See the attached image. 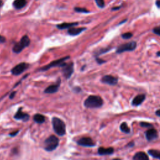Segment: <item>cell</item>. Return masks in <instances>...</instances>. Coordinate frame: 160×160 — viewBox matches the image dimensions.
<instances>
[{"label": "cell", "instance_id": "6da1fadb", "mask_svg": "<svg viewBox=\"0 0 160 160\" xmlns=\"http://www.w3.org/2000/svg\"><path fill=\"white\" fill-rule=\"evenodd\" d=\"M103 105V100L99 96L91 95L86 99L84 105L88 108H98Z\"/></svg>", "mask_w": 160, "mask_h": 160}, {"label": "cell", "instance_id": "7a4b0ae2", "mask_svg": "<svg viewBox=\"0 0 160 160\" xmlns=\"http://www.w3.org/2000/svg\"><path fill=\"white\" fill-rule=\"evenodd\" d=\"M53 127L55 133L59 136H63L66 133V126L63 121L58 118H53L52 119Z\"/></svg>", "mask_w": 160, "mask_h": 160}, {"label": "cell", "instance_id": "3957f363", "mask_svg": "<svg viewBox=\"0 0 160 160\" xmlns=\"http://www.w3.org/2000/svg\"><path fill=\"white\" fill-rule=\"evenodd\" d=\"M30 39L27 35L23 36L20 42L16 43L13 48V51L15 53H21L26 47H28L30 44Z\"/></svg>", "mask_w": 160, "mask_h": 160}, {"label": "cell", "instance_id": "277c9868", "mask_svg": "<svg viewBox=\"0 0 160 160\" xmlns=\"http://www.w3.org/2000/svg\"><path fill=\"white\" fill-rule=\"evenodd\" d=\"M59 145V140L56 136H50L44 141V149L48 151L55 150Z\"/></svg>", "mask_w": 160, "mask_h": 160}, {"label": "cell", "instance_id": "5b68a950", "mask_svg": "<svg viewBox=\"0 0 160 160\" xmlns=\"http://www.w3.org/2000/svg\"><path fill=\"white\" fill-rule=\"evenodd\" d=\"M69 58H70V56H66V57H64V58H60L59 60L53 61L52 62H51L50 63L48 64V65H46L43 67H41L39 69V71H47L53 67H57V66L62 67L63 66V65L65 63V61H66L68 59H69Z\"/></svg>", "mask_w": 160, "mask_h": 160}, {"label": "cell", "instance_id": "8992f818", "mask_svg": "<svg viewBox=\"0 0 160 160\" xmlns=\"http://www.w3.org/2000/svg\"><path fill=\"white\" fill-rule=\"evenodd\" d=\"M137 44L135 41H130L127 43H124L119 45L117 48L116 53L117 54H121L126 51H134L136 48Z\"/></svg>", "mask_w": 160, "mask_h": 160}, {"label": "cell", "instance_id": "52a82bcc", "mask_svg": "<svg viewBox=\"0 0 160 160\" xmlns=\"http://www.w3.org/2000/svg\"><path fill=\"white\" fill-rule=\"evenodd\" d=\"M28 68H29V65L26 63L22 62L13 68V69L11 70V73L13 75L18 76L28 69Z\"/></svg>", "mask_w": 160, "mask_h": 160}, {"label": "cell", "instance_id": "ba28073f", "mask_svg": "<svg viewBox=\"0 0 160 160\" xmlns=\"http://www.w3.org/2000/svg\"><path fill=\"white\" fill-rule=\"evenodd\" d=\"M62 72L66 79H70L74 72V63L73 62L65 63L62 67Z\"/></svg>", "mask_w": 160, "mask_h": 160}, {"label": "cell", "instance_id": "9c48e42d", "mask_svg": "<svg viewBox=\"0 0 160 160\" xmlns=\"http://www.w3.org/2000/svg\"><path fill=\"white\" fill-rule=\"evenodd\" d=\"M101 81L103 83L114 86L117 84L118 82V79L116 77L111 75H105L102 77Z\"/></svg>", "mask_w": 160, "mask_h": 160}, {"label": "cell", "instance_id": "30bf717a", "mask_svg": "<svg viewBox=\"0 0 160 160\" xmlns=\"http://www.w3.org/2000/svg\"><path fill=\"white\" fill-rule=\"evenodd\" d=\"M78 144L80 146L86 147H93L95 145L93 140L89 137H84L81 138L78 141Z\"/></svg>", "mask_w": 160, "mask_h": 160}, {"label": "cell", "instance_id": "8fae6325", "mask_svg": "<svg viewBox=\"0 0 160 160\" xmlns=\"http://www.w3.org/2000/svg\"><path fill=\"white\" fill-rule=\"evenodd\" d=\"M61 84V79H58V81L55 84L50 85L44 89V93L48 94H53L56 93L58 91Z\"/></svg>", "mask_w": 160, "mask_h": 160}, {"label": "cell", "instance_id": "7c38bea8", "mask_svg": "<svg viewBox=\"0 0 160 160\" xmlns=\"http://www.w3.org/2000/svg\"><path fill=\"white\" fill-rule=\"evenodd\" d=\"M14 118L16 119H18V120L21 119L24 121H27L30 119V115H28V114L23 112L21 110V108H20V109L18 110V111H17L16 113L15 114Z\"/></svg>", "mask_w": 160, "mask_h": 160}, {"label": "cell", "instance_id": "4fadbf2b", "mask_svg": "<svg viewBox=\"0 0 160 160\" xmlns=\"http://www.w3.org/2000/svg\"><path fill=\"white\" fill-rule=\"evenodd\" d=\"M87 30V28H75V27H72L70 29H68V34L71 36H77L79 34H81L83 31H85Z\"/></svg>", "mask_w": 160, "mask_h": 160}, {"label": "cell", "instance_id": "5bb4252c", "mask_svg": "<svg viewBox=\"0 0 160 160\" xmlns=\"http://www.w3.org/2000/svg\"><path fill=\"white\" fill-rule=\"evenodd\" d=\"M158 134L155 129H150L146 132V138L148 141H152L158 138Z\"/></svg>", "mask_w": 160, "mask_h": 160}, {"label": "cell", "instance_id": "9a60e30c", "mask_svg": "<svg viewBox=\"0 0 160 160\" xmlns=\"http://www.w3.org/2000/svg\"><path fill=\"white\" fill-rule=\"evenodd\" d=\"M146 98V96L144 94L141 95H137L136 97H135L134 99L132 101V105L133 106H139L142 104V103L145 101Z\"/></svg>", "mask_w": 160, "mask_h": 160}, {"label": "cell", "instance_id": "2e32d148", "mask_svg": "<svg viewBox=\"0 0 160 160\" xmlns=\"http://www.w3.org/2000/svg\"><path fill=\"white\" fill-rule=\"evenodd\" d=\"M78 25V23H64L60 25H56L57 28L59 30H65V29H70L72 27H75Z\"/></svg>", "mask_w": 160, "mask_h": 160}, {"label": "cell", "instance_id": "e0dca14e", "mask_svg": "<svg viewBox=\"0 0 160 160\" xmlns=\"http://www.w3.org/2000/svg\"><path fill=\"white\" fill-rule=\"evenodd\" d=\"M27 4L26 0H15L13 2V7L16 9H20L24 8Z\"/></svg>", "mask_w": 160, "mask_h": 160}, {"label": "cell", "instance_id": "ac0fdd59", "mask_svg": "<svg viewBox=\"0 0 160 160\" xmlns=\"http://www.w3.org/2000/svg\"><path fill=\"white\" fill-rule=\"evenodd\" d=\"M133 160H150L149 157L144 152L140 151L136 153L133 158Z\"/></svg>", "mask_w": 160, "mask_h": 160}, {"label": "cell", "instance_id": "d6986e66", "mask_svg": "<svg viewBox=\"0 0 160 160\" xmlns=\"http://www.w3.org/2000/svg\"><path fill=\"white\" fill-rule=\"evenodd\" d=\"M114 152V149L113 148H103L101 147L98 149V154L100 155H111Z\"/></svg>", "mask_w": 160, "mask_h": 160}, {"label": "cell", "instance_id": "ffe728a7", "mask_svg": "<svg viewBox=\"0 0 160 160\" xmlns=\"http://www.w3.org/2000/svg\"><path fill=\"white\" fill-rule=\"evenodd\" d=\"M34 121L39 124H42L45 121V117L44 115L41 114H36L33 117Z\"/></svg>", "mask_w": 160, "mask_h": 160}, {"label": "cell", "instance_id": "44dd1931", "mask_svg": "<svg viewBox=\"0 0 160 160\" xmlns=\"http://www.w3.org/2000/svg\"><path fill=\"white\" fill-rule=\"evenodd\" d=\"M148 153L153 158L160 159V151L156 150H150L148 151Z\"/></svg>", "mask_w": 160, "mask_h": 160}, {"label": "cell", "instance_id": "7402d4cb", "mask_svg": "<svg viewBox=\"0 0 160 160\" xmlns=\"http://www.w3.org/2000/svg\"><path fill=\"white\" fill-rule=\"evenodd\" d=\"M120 129H121V130L123 133H127V134L130 133V129L126 123H123L121 125H120Z\"/></svg>", "mask_w": 160, "mask_h": 160}, {"label": "cell", "instance_id": "603a6c76", "mask_svg": "<svg viewBox=\"0 0 160 160\" xmlns=\"http://www.w3.org/2000/svg\"><path fill=\"white\" fill-rule=\"evenodd\" d=\"M75 11L77 13H89V11L84 8H79V7H75Z\"/></svg>", "mask_w": 160, "mask_h": 160}, {"label": "cell", "instance_id": "cb8c5ba5", "mask_svg": "<svg viewBox=\"0 0 160 160\" xmlns=\"http://www.w3.org/2000/svg\"><path fill=\"white\" fill-rule=\"evenodd\" d=\"M97 6L100 8H103L105 6V0H95Z\"/></svg>", "mask_w": 160, "mask_h": 160}, {"label": "cell", "instance_id": "d4e9b609", "mask_svg": "<svg viewBox=\"0 0 160 160\" xmlns=\"http://www.w3.org/2000/svg\"><path fill=\"white\" fill-rule=\"evenodd\" d=\"M133 34L130 33V32H128V33H123V35H121V37L123 38V39H130L131 38H132L133 36Z\"/></svg>", "mask_w": 160, "mask_h": 160}, {"label": "cell", "instance_id": "484cf974", "mask_svg": "<svg viewBox=\"0 0 160 160\" xmlns=\"http://www.w3.org/2000/svg\"><path fill=\"white\" fill-rule=\"evenodd\" d=\"M153 32L155 34H156V35L160 36V27L154 28V29L153 30Z\"/></svg>", "mask_w": 160, "mask_h": 160}, {"label": "cell", "instance_id": "4316f807", "mask_svg": "<svg viewBox=\"0 0 160 160\" xmlns=\"http://www.w3.org/2000/svg\"><path fill=\"white\" fill-rule=\"evenodd\" d=\"M110 49V48H108V49H102L100 50V51H98V52L96 54H97V55L98 56V55H101V54H103V53H105L108 52V51H109Z\"/></svg>", "mask_w": 160, "mask_h": 160}, {"label": "cell", "instance_id": "83f0119b", "mask_svg": "<svg viewBox=\"0 0 160 160\" xmlns=\"http://www.w3.org/2000/svg\"><path fill=\"white\" fill-rule=\"evenodd\" d=\"M140 125L143 127H146V128H147V127H152V125L151 124L146 123V122H141L140 123Z\"/></svg>", "mask_w": 160, "mask_h": 160}, {"label": "cell", "instance_id": "f1b7e54d", "mask_svg": "<svg viewBox=\"0 0 160 160\" xmlns=\"http://www.w3.org/2000/svg\"><path fill=\"white\" fill-rule=\"evenodd\" d=\"M96 60L97 62H98V64H103V63H105V61L100 59L99 58H96Z\"/></svg>", "mask_w": 160, "mask_h": 160}, {"label": "cell", "instance_id": "f546056e", "mask_svg": "<svg viewBox=\"0 0 160 160\" xmlns=\"http://www.w3.org/2000/svg\"><path fill=\"white\" fill-rule=\"evenodd\" d=\"M6 41V39L4 36L0 35V43H3Z\"/></svg>", "mask_w": 160, "mask_h": 160}, {"label": "cell", "instance_id": "4dcf8cb0", "mask_svg": "<svg viewBox=\"0 0 160 160\" xmlns=\"http://www.w3.org/2000/svg\"><path fill=\"white\" fill-rule=\"evenodd\" d=\"M16 91H14V92L11 93V95H10V96H9V98L10 99H13L14 98V97H15V95H16Z\"/></svg>", "mask_w": 160, "mask_h": 160}, {"label": "cell", "instance_id": "1f68e13d", "mask_svg": "<svg viewBox=\"0 0 160 160\" xmlns=\"http://www.w3.org/2000/svg\"><path fill=\"white\" fill-rule=\"evenodd\" d=\"M121 7H122V6H119V7H113L111 9L113 10V11H116V10H118V9H119L120 8H121Z\"/></svg>", "mask_w": 160, "mask_h": 160}, {"label": "cell", "instance_id": "d6a6232c", "mask_svg": "<svg viewBox=\"0 0 160 160\" xmlns=\"http://www.w3.org/2000/svg\"><path fill=\"white\" fill-rule=\"evenodd\" d=\"M156 5L159 8H160V0H157L156 1Z\"/></svg>", "mask_w": 160, "mask_h": 160}, {"label": "cell", "instance_id": "836d02e7", "mask_svg": "<svg viewBox=\"0 0 160 160\" xmlns=\"http://www.w3.org/2000/svg\"><path fill=\"white\" fill-rule=\"evenodd\" d=\"M18 133V131H15V132H14V133H11V134H10V136H14L16 135Z\"/></svg>", "mask_w": 160, "mask_h": 160}, {"label": "cell", "instance_id": "e575fe53", "mask_svg": "<svg viewBox=\"0 0 160 160\" xmlns=\"http://www.w3.org/2000/svg\"><path fill=\"white\" fill-rule=\"evenodd\" d=\"M156 115L160 117V110H157V111H156Z\"/></svg>", "mask_w": 160, "mask_h": 160}, {"label": "cell", "instance_id": "d590c367", "mask_svg": "<svg viewBox=\"0 0 160 160\" xmlns=\"http://www.w3.org/2000/svg\"><path fill=\"white\" fill-rule=\"evenodd\" d=\"M3 1H2V0H0V8H1V7H2V6H3Z\"/></svg>", "mask_w": 160, "mask_h": 160}, {"label": "cell", "instance_id": "8d00e7d4", "mask_svg": "<svg viewBox=\"0 0 160 160\" xmlns=\"http://www.w3.org/2000/svg\"><path fill=\"white\" fill-rule=\"evenodd\" d=\"M127 21V20H123V21H121V22H120V23H119V25H121V24L124 23V22H126V21Z\"/></svg>", "mask_w": 160, "mask_h": 160}, {"label": "cell", "instance_id": "74e56055", "mask_svg": "<svg viewBox=\"0 0 160 160\" xmlns=\"http://www.w3.org/2000/svg\"><path fill=\"white\" fill-rule=\"evenodd\" d=\"M156 55L159 57H160V51H158L157 53H156Z\"/></svg>", "mask_w": 160, "mask_h": 160}, {"label": "cell", "instance_id": "f35d334b", "mask_svg": "<svg viewBox=\"0 0 160 160\" xmlns=\"http://www.w3.org/2000/svg\"><path fill=\"white\" fill-rule=\"evenodd\" d=\"M113 160H121V159H113Z\"/></svg>", "mask_w": 160, "mask_h": 160}]
</instances>
